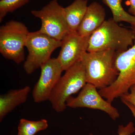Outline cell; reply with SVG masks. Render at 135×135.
I'll list each match as a JSON object with an SVG mask.
<instances>
[{"instance_id": "cell-8", "label": "cell", "mask_w": 135, "mask_h": 135, "mask_svg": "<svg viewBox=\"0 0 135 135\" xmlns=\"http://www.w3.org/2000/svg\"><path fill=\"white\" fill-rule=\"evenodd\" d=\"M97 88L90 83H87L76 97H70L66 102L67 107L73 109L84 108L99 110L104 112L113 120L119 118L118 109L111 103L104 99L97 90Z\"/></svg>"}, {"instance_id": "cell-19", "label": "cell", "mask_w": 135, "mask_h": 135, "mask_svg": "<svg viewBox=\"0 0 135 135\" xmlns=\"http://www.w3.org/2000/svg\"><path fill=\"white\" fill-rule=\"evenodd\" d=\"M129 13L135 16V0H129Z\"/></svg>"}, {"instance_id": "cell-14", "label": "cell", "mask_w": 135, "mask_h": 135, "mask_svg": "<svg viewBox=\"0 0 135 135\" xmlns=\"http://www.w3.org/2000/svg\"><path fill=\"white\" fill-rule=\"evenodd\" d=\"M110 9L113 19L115 22H126L135 25V16L127 12L122 5L123 0H101Z\"/></svg>"}, {"instance_id": "cell-6", "label": "cell", "mask_w": 135, "mask_h": 135, "mask_svg": "<svg viewBox=\"0 0 135 135\" xmlns=\"http://www.w3.org/2000/svg\"><path fill=\"white\" fill-rule=\"evenodd\" d=\"M61 41L53 38L39 31L29 32L25 47L28 54L24 64L27 74H31L51 59L55 50L61 46Z\"/></svg>"}, {"instance_id": "cell-2", "label": "cell", "mask_w": 135, "mask_h": 135, "mask_svg": "<svg viewBox=\"0 0 135 135\" xmlns=\"http://www.w3.org/2000/svg\"><path fill=\"white\" fill-rule=\"evenodd\" d=\"M116 54L111 50L84 53L80 60L85 70L87 83L100 90L114 82L119 74L115 64Z\"/></svg>"}, {"instance_id": "cell-18", "label": "cell", "mask_w": 135, "mask_h": 135, "mask_svg": "<svg viewBox=\"0 0 135 135\" xmlns=\"http://www.w3.org/2000/svg\"><path fill=\"white\" fill-rule=\"evenodd\" d=\"M121 100L128 102L135 108V86L131 88L127 94L122 95L120 97Z\"/></svg>"}, {"instance_id": "cell-12", "label": "cell", "mask_w": 135, "mask_h": 135, "mask_svg": "<svg viewBox=\"0 0 135 135\" xmlns=\"http://www.w3.org/2000/svg\"><path fill=\"white\" fill-rule=\"evenodd\" d=\"M31 88L26 86L18 89L11 90L0 96V121L17 107L26 102Z\"/></svg>"}, {"instance_id": "cell-20", "label": "cell", "mask_w": 135, "mask_h": 135, "mask_svg": "<svg viewBox=\"0 0 135 135\" xmlns=\"http://www.w3.org/2000/svg\"><path fill=\"white\" fill-rule=\"evenodd\" d=\"M122 102L130 110V112H131L133 116H134V118L135 119V108L134 106L132 105L131 104L129 103L127 101L121 100Z\"/></svg>"}, {"instance_id": "cell-9", "label": "cell", "mask_w": 135, "mask_h": 135, "mask_svg": "<svg viewBox=\"0 0 135 135\" xmlns=\"http://www.w3.org/2000/svg\"><path fill=\"white\" fill-rule=\"evenodd\" d=\"M40 68V78L32 91L33 101L36 103L49 100L64 71L57 57L50 59Z\"/></svg>"}, {"instance_id": "cell-16", "label": "cell", "mask_w": 135, "mask_h": 135, "mask_svg": "<svg viewBox=\"0 0 135 135\" xmlns=\"http://www.w3.org/2000/svg\"><path fill=\"white\" fill-rule=\"evenodd\" d=\"M30 0H1L0 22L8 13L12 12L22 7L29 2Z\"/></svg>"}, {"instance_id": "cell-5", "label": "cell", "mask_w": 135, "mask_h": 135, "mask_svg": "<svg viewBox=\"0 0 135 135\" xmlns=\"http://www.w3.org/2000/svg\"><path fill=\"white\" fill-rule=\"evenodd\" d=\"M29 32L18 21L11 20L0 28V52L3 57L17 64L25 59L24 47Z\"/></svg>"}, {"instance_id": "cell-13", "label": "cell", "mask_w": 135, "mask_h": 135, "mask_svg": "<svg viewBox=\"0 0 135 135\" xmlns=\"http://www.w3.org/2000/svg\"><path fill=\"white\" fill-rule=\"evenodd\" d=\"M88 7V0H75L64 8L65 15L70 31H77Z\"/></svg>"}, {"instance_id": "cell-7", "label": "cell", "mask_w": 135, "mask_h": 135, "mask_svg": "<svg viewBox=\"0 0 135 135\" xmlns=\"http://www.w3.org/2000/svg\"><path fill=\"white\" fill-rule=\"evenodd\" d=\"M64 8L57 0H51L41 9L31 11L32 15L41 20L39 31L61 41L70 32Z\"/></svg>"}, {"instance_id": "cell-3", "label": "cell", "mask_w": 135, "mask_h": 135, "mask_svg": "<svg viewBox=\"0 0 135 135\" xmlns=\"http://www.w3.org/2000/svg\"><path fill=\"white\" fill-rule=\"evenodd\" d=\"M135 35V25H131ZM115 64L119 74L114 82L109 86L100 89L99 94L110 103L127 94L135 86V40L130 48L116 53Z\"/></svg>"}, {"instance_id": "cell-1", "label": "cell", "mask_w": 135, "mask_h": 135, "mask_svg": "<svg viewBox=\"0 0 135 135\" xmlns=\"http://www.w3.org/2000/svg\"><path fill=\"white\" fill-rule=\"evenodd\" d=\"M135 40V34L132 29L120 26L110 18L105 20L89 36L87 52L106 50L122 52L133 46Z\"/></svg>"}, {"instance_id": "cell-17", "label": "cell", "mask_w": 135, "mask_h": 135, "mask_svg": "<svg viewBox=\"0 0 135 135\" xmlns=\"http://www.w3.org/2000/svg\"><path fill=\"white\" fill-rule=\"evenodd\" d=\"M135 131V128L132 122H129L126 126L120 125L118 127V135H132ZM89 135H94L90 134Z\"/></svg>"}, {"instance_id": "cell-4", "label": "cell", "mask_w": 135, "mask_h": 135, "mask_svg": "<svg viewBox=\"0 0 135 135\" xmlns=\"http://www.w3.org/2000/svg\"><path fill=\"white\" fill-rule=\"evenodd\" d=\"M65 71L49 100L57 113L64 112L67 107L68 98L81 90L87 83L85 70L80 60Z\"/></svg>"}, {"instance_id": "cell-10", "label": "cell", "mask_w": 135, "mask_h": 135, "mask_svg": "<svg viewBox=\"0 0 135 135\" xmlns=\"http://www.w3.org/2000/svg\"><path fill=\"white\" fill-rule=\"evenodd\" d=\"M89 36H81L77 31H70L61 41L57 58L64 71L80 61L87 52Z\"/></svg>"}, {"instance_id": "cell-11", "label": "cell", "mask_w": 135, "mask_h": 135, "mask_svg": "<svg viewBox=\"0 0 135 135\" xmlns=\"http://www.w3.org/2000/svg\"><path fill=\"white\" fill-rule=\"evenodd\" d=\"M105 10L96 1L88 6L86 12L77 32L80 35L90 36L105 21Z\"/></svg>"}, {"instance_id": "cell-15", "label": "cell", "mask_w": 135, "mask_h": 135, "mask_svg": "<svg viewBox=\"0 0 135 135\" xmlns=\"http://www.w3.org/2000/svg\"><path fill=\"white\" fill-rule=\"evenodd\" d=\"M48 127L47 120L32 121L22 119L20 120L18 135H35L41 131L44 130Z\"/></svg>"}]
</instances>
